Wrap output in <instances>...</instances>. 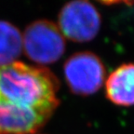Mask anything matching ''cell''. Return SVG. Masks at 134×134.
<instances>
[{"mask_svg":"<svg viewBox=\"0 0 134 134\" xmlns=\"http://www.w3.org/2000/svg\"><path fill=\"white\" fill-rule=\"evenodd\" d=\"M59 80L48 68L0 65V134H34L59 106Z\"/></svg>","mask_w":134,"mask_h":134,"instance_id":"cell-1","label":"cell"},{"mask_svg":"<svg viewBox=\"0 0 134 134\" xmlns=\"http://www.w3.org/2000/svg\"><path fill=\"white\" fill-rule=\"evenodd\" d=\"M23 50L35 63L50 64L62 58L64 53V36L54 23L38 20L25 28L23 35Z\"/></svg>","mask_w":134,"mask_h":134,"instance_id":"cell-2","label":"cell"},{"mask_svg":"<svg viewBox=\"0 0 134 134\" xmlns=\"http://www.w3.org/2000/svg\"><path fill=\"white\" fill-rule=\"evenodd\" d=\"M63 72L71 91L80 96H88L98 91L105 79L103 62L90 51H81L69 57Z\"/></svg>","mask_w":134,"mask_h":134,"instance_id":"cell-3","label":"cell"},{"mask_svg":"<svg viewBox=\"0 0 134 134\" xmlns=\"http://www.w3.org/2000/svg\"><path fill=\"white\" fill-rule=\"evenodd\" d=\"M58 23L64 37L75 42H88L98 35L102 20L100 12L91 3L76 0L63 7Z\"/></svg>","mask_w":134,"mask_h":134,"instance_id":"cell-4","label":"cell"},{"mask_svg":"<svg viewBox=\"0 0 134 134\" xmlns=\"http://www.w3.org/2000/svg\"><path fill=\"white\" fill-rule=\"evenodd\" d=\"M106 96L114 104L134 105V63H126L110 74L105 82Z\"/></svg>","mask_w":134,"mask_h":134,"instance_id":"cell-5","label":"cell"},{"mask_svg":"<svg viewBox=\"0 0 134 134\" xmlns=\"http://www.w3.org/2000/svg\"><path fill=\"white\" fill-rule=\"evenodd\" d=\"M23 52V35L9 21H0V65L17 62Z\"/></svg>","mask_w":134,"mask_h":134,"instance_id":"cell-6","label":"cell"}]
</instances>
